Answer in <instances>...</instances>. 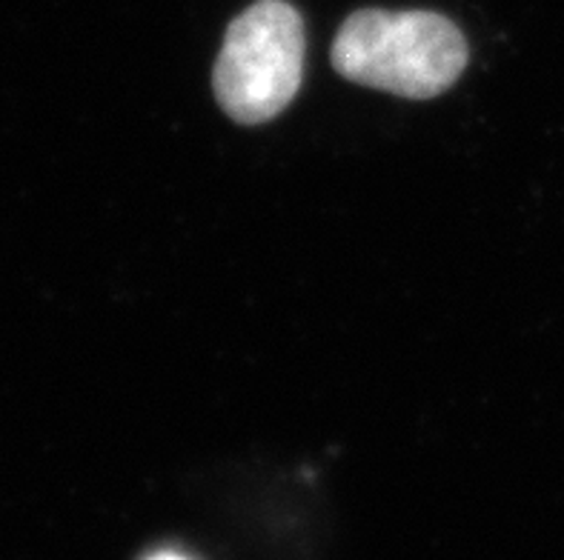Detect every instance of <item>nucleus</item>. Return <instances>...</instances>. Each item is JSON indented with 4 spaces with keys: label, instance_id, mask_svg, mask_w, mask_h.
<instances>
[{
    "label": "nucleus",
    "instance_id": "obj_1",
    "mask_svg": "<svg viewBox=\"0 0 564 560\" xmlns=\"http://www.w3.org/2000/svg\"><path fill=\"white\" fill-rule=\"evenodd\" d=\"M465 32L438 12L361 9L333 41V66L352 84L410 100L447 92L467 66Z\"/></svg>",
    "mask_w": 564,
    "mask_h": 560
},
{
    "label": "nucleus",
    "instance_id": "obj_2",
    "mask_svg": "<svg viewBox=\"0 0 564 560\" xmlns=\"http://www.w3.org/2000/svg\"><path fill=\"white\" fill-rule=\"evenodd\" d=\"M304 23L286 0H258L227 26L215 61V98L243 127L272 121L293 103L304 75Z\"/></svg>",
    "mask_w": 564,
    "mask_h": 560
},
{
    "label": "nucleus",
    "instance_id": "obj_3",
    "mask_svg": "<svg viewBox=\"0 0 564 560\" xmlns=\"http://www.w3.org/2000/svg\"><path fill=\"white\" fill-rule=\"evenodd\" d=\"M143 560H193V558H186V554L181 552H155V554H147Z\"/></svg>",
    "mask_w": 564,
    "mask_h": 560
}]
</instances>
